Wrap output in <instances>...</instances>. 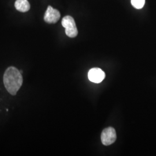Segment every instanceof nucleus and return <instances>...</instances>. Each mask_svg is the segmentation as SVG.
I'll use <instances>...</instances> for the list:
<instances>
[{"instance_id": "f257e3e1", "label": "nucleus", "mask_w": 156, "mask_h": 156, "mask_svg": "<svg viewBox=\"0 0 156 156\" xmlns=\"http://www.w3.org/2000/svg\"><path fill=\"white\" fill-rule=\"evenodd\" d=\"M3 82L8 92L15 95L22 86V73L15 67H8L4 74Z\"/></svg>"}, {"instance_id": "f03ea898", "label": "nucleus", "mask_w": 156, "mask_h": 156, "mask_svg": "<svg viewBox=\"0 0 156 156\" xmlns=\"http://www.w3.org/2000/svg\"><path fill=\"white\" fill-rule=\"evenodd\" d=\"M62 26L66 29V34L70 38H75L78 34L75 22L73 17L66 16L64 17L62 22Z\"/></svg>"}, {"instance_id": "7ed1b4c3", "label": "nucleus", "mask_w": 156, "mask_h": 156, "mask_svg": "<svg viewBox=\"0 0 156 156\" xmlns=\"http://www.w3.org/2000/svg\"><path fill=\"white\" fill-rule=\"evenodd\" d=\"M116 133L115 129L112 127L104 129L101 136V142L105 146H109L113 144L116 140Z\"/></svg>"}, {"instance_id": "20e7f679", "label": "nucleus", "mask_w": 156, "mask_h": 156, "mask_svg": "<svg viewBox=\"0 0 156 156\" xmlns=\"http://www.w3.org/2000/svg\"><path fill=\"white\" fill-rule=\"evenodd\" d=\"M60 13L57 9L53 8L52 6H48L44 16V20L49 24L57 22L60 18Z\"/></svg>"}, {"instance_id": "39448f33", "label": "nucleus", "mask_w": 156, "mask_h": 156, "mask_svg": "<svg viewBox=\"0 0 156 156\" xmlns=\"http://www.w3.org/2000/svg\"><path fill=\"white\" fill-rule=\"evenodd\" d=\"M105 77L104 72L98 68H94L90 70L88 73V78L93 83H100Z\"/></svg>"}, {"instance_id": "423d86ee", "label": "nucleus", "mask_w": 156, "mask_h": 156, "mask_svg": "<svg viewBox=\"0 0 156 156\" xmlns=\"http://www.w3.org/2000/svg\"><path fill=\"white\" fill-rule=\"evenodd\" d=\"M15 6L18 11L26 12L30 9V5L27 0H16Z\"/></svg>"}, {"instance_id": "0eeeda50", "label": "nucleus", "mask_w": 156, "mask_h": 156, "mask_svg": "<svg viewBox=\"0 0 156 156\" xmlns=\"http://www.w3.org/2000/svg\"><path fill=\"white\" fill-rule=\"evenodd\" d=\"M145 0H131V4L136 9H141L145 5Z\"/></svg>"}]
</instances>
